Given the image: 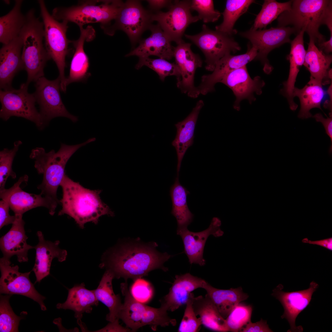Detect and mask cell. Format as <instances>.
<instances>
[{
    "label": "cell",
    "mask_w": 332,
    "mask_h": 332,
    "mask_svg": "<svg viewBox=\"0 0 332 332\" xmlns=\"http://www.w3.org/2000/svg\"><path fill=\"white\" fill-rule=\"evenodd\" d=\"M132 242L122 245L107 254L100 267L110 271L114 278H123L125 281L141 278L156 269L168 271L164 264L172 256L157 251L156 243Z\"/></svg>",
    "instance_id": "cell-1"
},
{
    "label": "cell",
    "mask_w": 332,
    "mask_h": 332,
    "mask_svg": "<svg viewBox=\"0 0 332 332\" xmlns=\"http://www.w3.org/2000/svg\"><path fill=\"white\" fill-rule=\"evenodd\" d=\"M62 209L58 215L65 214L72 218L81 228L87 223H97L101 216H111L114 213L102 200L100 190H91L75 182L66 174L61 183Z\"/></svg>",
    "instance_id": "cell-2"
},
{
    "label": "cell",
    "mask_w": 332,
    "mask_h": 332,
    "mask_svg": "<svg viewBox=\"0 0 332 332\" xmlns=\"http://www.w3.org/2000/svg\"><path fill=\"white\" fill-rule=\"evenodd\" d=\"M278 27L291 26L296 35L306 32L317 44L325 41L319 28L326 25L332 34V1L293 0L290 10L282 13L277 19Z\"/></svg>",
    "instance_id": "cell-3"
},
{
    "label": "cell",
    "mask_w": 332,
    "mask_h": 332,
    "mask_svg": "<svg viewBox=\"0 0 332 332\" xmlns=\"http://www.w3.org/2000/svg\"><path fill=\"white\" fill-rule=\"evenodd\" d=\"M96 140L93 137L83 143L71 145L61 143L57 152L52 150L47 152L42 147L33 149L30 157L34 160V167L38 173L43 175L42 182L38 187L41 191L40 194L50 199L57 206L60 202L57 198V191L65 174L67 162L80 148Z\"/></svg>",
    "instance_id": "cell-4"
},
{
    "label": "cell",
    "mask_w": 332,
    "mask_h": 332,
    "mask_svg": "<svg viewBox=\"0 0 332 332\" xmlns=\"http://www.w3.org/2000/svg\"><path fill=\"white\" fill-rule=\"evenodd\" d=\"M26 22L19 35L22 41V58L27 74L26 84L44 75V69L50 59L43 43L44 26L32 9L26 13Z\"/></svg>",
    "instance_id": "cell-5"
},
{
    "label": "cell",
    "mask_w": 332,
    "mask_h": 332,
    "mask_svg": "<svg viewBox=\"0 0 332 332\" xmlns=\"http://www.w3.org/2000/svg\"><path fill=\"white\" fill-rule=\"evenodd\" d=\"M124 2L121 0H85L76 6L57 7L52 11L56 20L71 22L79 27L88 23H100L101 28L116 18Z\"/></svg>",
    "instance_id": "cell-6"
},
{
    "label": "cell",
    "mask_w": 332,
    "mask_h": 332,
    "mask_svg": "<svg viewBox=\"0 0 332 332\" xmlns=\"http://www.w3.org/2000/svg\"><path fill=\"white\" fill-rule=\"evenodd\" d=\"M120 288L124 302L119 318L131 331L134 332L146 325L150 326L154 330L159 326L176 325V320L170 318L163 307L149 306L134 298L128 289L127 281L121 283Z\"/></svg>",
    "instance_id": "cell-7"
},
{
    "label": "cell",
    "mask_w": 332,
    "mask_h": 332,
    "mask_svg": "<svg viewBox=\"0 0 332 332\" xmlns=\"http://www.w3.org/2000/svg\"><path fill=\"white\" fill-rule=\"evenodd\" d=\"M40 14L44 26V41L46 50L50 59L56 63L59 72L61 89H64L66 77L65 70L66 66L65 58L68 54L69 40L66 36L68 22H60L51 15L43 0L38 1Z\"/></svg>",
    "instance_id": "cell-8"
},
{
    "label": "cell",
    "mask_w": 332,
    "mask_h": 332,
    "mask_svg": "<svg viewBox=\"0 0 332 332\" xmlns=\"http://www.w3.org/2000/svg\"><path fill=\"white\" fill-rule=\"evenodd\" d=\"M152 14L144 8L140 1L127 0L121 6L113 23L102 29L110 35L117 30H121L127 34L132 45H134L152 24Z\"/></svg>",
    "instance_id": "cell-9"
},
{
    "label": "cell",
    "mask_w": 332,
    "mask_h": 332,
    "mask_svg": "<svg viewBox=\"0 0 332 332\" xmlns=\"http://www.w3.org/2000/svg\"><path fill=\"white\" fill-rule=\"evenodd\" d=\"M28 85L23 83L18 89L11 87L0 90V117L5 121L12 116L22 117L33 122L41 129L46 124L35 107L34 93L28 92Z\"/></svg>",
    "instance_id": "cell-10"
},
{
    "label": "cell",
    "mask_w": 332,
    "mask_h": 332,
    "mask_svg": "<svg viewBox=\"0 0 332 332\" xmlns=\"http://www.w3.org/2000/svg\"><path fill=\"white\" fill-rule=\"evenodd\" d=\"M185 37L195 44L205 57L206 69L213 71L217 62L226 55L235 53L241 47L231 36L209 29L204 24L202 31L194 35L185 34Z\"/></svg>",
    "instance_id": "cell-11"
},
{
    "label": "cell",
    "mask_w": 332,
    "mask_h": 332,
    "mask_svg": "<svg viewBox=\"0 0 332 332\" xmlns=\"http://www.w3.org/2000/svg\"><path fill=\"white\" fill-rule=\"evenodd\" d=\"M166 12L153 13V21L157 22L170 40L178 44L184 41L182 37L187 27L200 20L198 16L191 12L190 0H175Z\"/></svg>",
    "instance_id": "cell-12"
},
{
    "label": "cell",
    "mask_w": 332,
    "mask_h": 332,
    "mask_svg": "<svg viewBox=\"0 0 332 332\" xmlns=\"http://www.w3.org/2000/svg\"><path fill=\"white\" fill-rule=\"evenodd\" d=\"M292 34H295V31L290 26L271 27L262 30L250 29L240 33L242 36L248 39L252 46L257 49V55L255 59L261 61L264 72L267 74L270 73L273 69L267 59L268 54L283 44L290 43V37Z\"/></svg>",
    "instance_id": "cell-13"
},
{
    "label": "cell",
    "mask_w": 332,
    "mask_h": 332,
    "mask_svg": "<svg viewBox=\"0 0 332 332\" xmlns=\"http://www.w3.org/2000/svg\"><path fill=\"white\" fill-rule=\"evenodd\" d=\"M0 269L1 294L26 296L37 302L42 310H46L44 303L45 298L38 292L30 281L29 278L30 271L20 272L18 265H12L10 259L3 257L0 259Z\"/></svg>",
    "instance_id": "cell-14"
},
{
    "label": "cell",
    "mask_w": 332,
    "mask_h": 332,
    "mask_svg": "<svg viewBox=\"0 0 332 332\" xmlns=\"http://www.w3.org/2000/svg\"><path fill=\"white\" fill-rule=\"evenodd\" d=\"M35 82L36 90L34 93L45 124L58 117H66L74 122L78 120L77 117L68 112L62 101L60 93L61 81L58 77L54 80H49L43 76Z\"/></svg>",
    "instance_id": "cell-15"
},
{
    "label": "cell",
    "mask_w": 332,
    "mask_h": 332,
    "mask_svg": "<svg viewBox=\"0 0 332 332\" xmlns=\"http://www.w3.org/2000/svg\"><path fill=\"white\" fill-rule=\"evenodd\" d=\"M28 179V176L25 175L20 177L11 188L0 190V198L8 204L15 215H23L32 209L43 207L48 209L50 215H53L57 206L50 199L41 194L30 193L22 189L21 184L27 182Z\"/></svg>",
    "instance_id": "cell-16"
},
{
    "label": "cell",
    "mask_w": 332,
    "mask_h": 332,
    "mask_svg": "<svg viewBox=\"0 0 332 332\" xmlns=\"http://www.w3.org/2000/svg\"><path fill=\"white\" fill-rule=\"evenodd\" d=\"M318 286V284L313 281L310 282L309 288L302 290L285 292L283 290V287L281 284L273 290L271 295L279 301L284 308V313L281 318L287 319L290 324V329L287 332L303 331L302 326H296V319L309 305L313 293Z\"/></svg>",
    "instance_id": "cell-17"
},
{
    "label": "cell",
    "mask_w": 332,
    "mask_h": 332,
    "mask_svg": "<svg viewBox=\"0 0 332 332\" xmlns=\"http://www.w3.org/2000/svg\"><path fill=\"white\" fill-rule=\"evenodd\" d=\"M191 45L184 41L177 44L174 48V57L180 73V77L177 79V87L182 93L195 98L200 93L194 85L195 73L196 69L201 67L202 61L198 55L192 51Z\"/></svg>",
    "instance_id": "cell-18"
},
{
    "label": "cell",
    "mask_w": 332,
    "mask_h": 332,
    "mask_svg": "<svg viewBox=\"0 0 332 332\" xmlns=\"http://www.w3.org/2000/svg\"><path fill=\"white\" fill-rule=\"evenodd\" d=\"M231 89L235 97L233 105L234 109L239 111L240 103L244 99L248 100L251 104L256 100L255 94L260 95L265 83L259 76L252 78L250 76L246 66L232 71L229 73L220 82Z\"/></svg>",
    "instance_id": "cell-19"
},
{
    "label": "cell",
    "mask_w": 332,
    "mask_h": 332,
    "mask_svg": "<svg viewBox=\"0 0 332 332\" xmlns=\"http://www.w3.org/2000/svg\"><path fill=\"white\" fill-rule=\"evenodd\" d=\"M221 221L218 217H213L208 228L198 232L189 230L188 228L176 231L177 234L182 238L184 251L190 264L204 266L206 260L203 257L205 243L208 238L212 235L215 237L223 235L224 232L220 227Z\"/></svg>",
    "instance_id": "cell-20"
},
{
    "label": "cell",
    "mask_w": 332,
    "mask_h": 332,
    "mask_svg": "<svg viewBox=\"0 0 332 332\" xmlns=\"http://www.w3.org/2000/svg\"><path fill=\"white\" fill-rule=\"evenodd\" d=\"M257 55V49L252 46L245 53L237 55L228 54L225 55L217 62L212 73L202 77L201 82L197 87L200 93L205 95L214 90L216 83L220 82L231 72L246 65L255 60Z\"/></svg>",
    "instance_id": "cell-21"
},
{
    "label": "cell",
    "mask_w": 332,
    "mask_h": 332,
    "mask_svg": "<svg viewBox=\"0 0 332 332\" xmlns=\"http://www.w3.org/2000/svg\"><path fill=\"white\" fill-rule=\"evenodd\" d=\"M206 282L190 273L176 275L168 293L160 300L161 306L168 311L176 310L186 305L192 291L203 288Z\"/></svg>",
    "instance_id": "cell-22"
},
{
    "label": "cell",
    "mask_w": 332,
    "mask_h": 332,
    "mask_svg": "<svg viewBox=\"0 0 332 332\" xmlns=\"http://www.w3.org/2000/svg\"><path fill=\"white\" fill-rule=\"evenodd\" d=\"M151 34L148 38L140 40L139 45L125 57L136 56L139 58L155 56L169 60L174 57V47L158 24H152L149 28Z\"/></svg>",
    "instance_id": "cell-23"
},
{
    "label": "cell",
    "mask_w": 332,
    "mask_h": 332,
    "mask_svg": "<svg viewBox=\"0 0 332 332\" xmlns=\"http://www.w3.org/2000/svg\"><path fill=\"white\" fill-rule=\"evenodd\" d=\"M15 219L11 228L0 239V247L3 257L10 259L16 255L20 262L28 261L29 250L34 247L27 244L28 237L24 229L25 222L22 215H15Z\"/></svg>",
    "instance_id": "cell-24"
},
{
    "label": "cell",
    "mask_w": 332,
    "mask_h": 332,
    "mask_svg": "<svg viewBox=\"0 0 332 332\" xmlns=\"http://www.w3.org/2000/svg\"><path fill=\"white\" fill-rule=\"evenodd\" d=\"M22 41L20 36L8 44L3 45L0 50V87L5 89L11 87L13 79L19 71L24 69L22 58Z\"/></svg>",
    "instance_id": "cell-25"
},
{
    "label": "cell",
    "mask_w": 332,
    "mask_h": 332,
    "mask_svg": "<svg viewBox=\"0 0 332 332\" xmlns=\"http://www.w3.org/2000/svg\"><path fill=\"white\" fill-rule=\"evenodd\" d=\"M80 35L78 39L72 41L75 51L72 59L68 76L66 78L64 88L70 84L85 81L91 75L89 72V58L84 50V44L86 41L92 40L95 37V32L92 26H89L86 28L80 27Z\"/></svg>",
    "instance_id": "cell-26"
},
{
    "label": "cell",
    "mask_w": 332,
    "mask_h": 332,
    "mask_svg": "<svg viewBox=\"0 0 332 332\" xmlns=\"http://www.w3.org/2000/svg\"><path fill=\"white\" fill-rule=\"evenodd\" d=\"M37 235L38 243L34 247L36 250L35 263L33 269L36 277L35 283L40 282L50 274L52 260L57 258L59 262L65 261L67 256V251L60 248V241L54 242L45 240L41 231H38Z\"/></svg>",
    "instance_id": "cell-27"
},
{
    "label": "cell",
    "mask_w": 332,
    "mask_h": 332,
    "mask_svg": "<svg viewBox=\"0 0 332 332\" xmlns=\"http://www.w3.org/2000/svg\"><path fill=\"white\" fill-rule=\"evenodd\" d=\"M304 31L300 32L290 42V49L287 58L290 62V69L287 80L283 83L281 90L283 94L287 98L290 108L295 111L298 105L294 101L293 92L295 84L300 69L303 65L306 50L303 40Z\"/></svg>",
    "instance_id": "cell-28"
},
{
    "label": "cell",
    "mask_w": 332,
    "mask_h": 332,
    "mask_svg": "<svg viewBox=\"0 0 332 332\" xmlns=\"http://www.w3.org/2000/svg\"><path fill=\"white\" fill-rule=\"evenodd\" d=\"M332 55L320 50L310 39L303 65L310 73V79L322 85L329 84L332 81Z\"/></svg>",
    "instance_id": "cell-29"
},
{
    "label": "cell",
    "mask_w": 332,
    "mask_h": 332,
    "mask_svg": "<svg viewBox=\"0 0 332 332\" xmlns=\"http://www.w3.org/2000/svg\"><path fill=\"white\" fill-rule=\"evenodd\" d=\"M204 105L202 100L199 101L190 114L183 121L175 124L177 132L172 145L176 149L177 156V176H179L181 162L186 151L193 144L196 124Z\"/></svg>",
    "instance_id": "cell-30"
},
{
    "label": "cell",
    "mask_w": 332,
    "mask_h": 332,
    "mask_svg": "<svg viewBox=\"0 0 332 332\" xmlns=\"http://www.w3.org/2000/svg\"><path fill=\"white\" fill-rule=\"evenodd\" d=\"M68 290L66 301L62 303H58L56 307L58 309L73 310L74 312V317L78 321H81L84 313H91L93 306H97L98 304L99 301L94 290L86 288L84 283L75 285Z\"/></svg>",
    "instance_id": "cell-31"
},
{
    "label": "cell",
    "mask_w": 332,
    "mask_h": 332,
    "mask_svg": "<svg viewBox=\"0 0 332 332\" xmlns=\"http://www.w3.org/2000/svg\"><path fill=\"white\" fill-rule=\"evenodd\" d=\"M203 288L206 290L219 313L225 319L237 304L246 300L249 297L243 292L241 287L223 290L214 287L206 282Z\"/></svg>",
    "instance_id": "cell-32"
},
{
    "label": "cell",
    "mask_w": 332,
    "mask_h": 332,
    "mask_svg": "<svg viewBox=\"0 0 332 332\" xmlns=\"http://www.w3.org/2000/svg\"><path fill=\"white\" fill-rule=\"evenodd\" d=\"M192 306L195 314L200 316L202 325L205 327L218 332L229 331L225 319L220 314L207 294L204 297H194Z\"/></svg>",
    "instance_id": "cell-33"
},
{
    "label": "cell",
    "mask_w": 332,
    "mask_h": 332,
    "mask_svg": "<svg viewBox=\"0 0 332 332\" xmlns=\"http://www.w3.org/2000/svg\"><path fill=\"white\" fill-rule=\"evenodd\" d=\"M170 194L172 205L171 213L176 220V231L188 228L193 221L194 215L187 204V196L190 192L181 184L179 176L176 177L174 183L170 188Z\"/></svg>",
    "instance_id": "cell-34"
},
{
    "label": "cell",
    "mask_w": 332,
    "mask_h": 332,
    "mask_svg": "<svg viewBox=\"0 0 332 332\" xmlns=\"http://www.w3.org/2000/svg\"><path fill=\"white\" fill-rule=\"evenodd\" d=\"M114 275L109 271L106 270L97 288L94 290L95 295L100 301L109 309V313L106 319L109 322L119 319V315L123 304L119 294H115L113 287L112 281Z\"/></svg>",
    "instance_id": "cell-35"
},
{
    "label": "cell",
    "mask_w": 332,
    "mask_h": 332,
    "mask_svg": "<svg viewBox=\"0 0 332 332\" xmlns=\"http://www.w3.org/2000/svg\"><path fill=\"white\" fill-rule=\"evenodd\" d=\"M322 85L316 81L310 79L307 84L303 88L295 87L293 96L298 97L300 101L301 108L298 117L301 119H307L312 115L310 110L314 108L322 109L321 105L325 95Z\"/></svg>",
    "instance_id": "cell-36"
},
{
    "label": "cell",
    "mask_w": 332,
    "mask_h": 332,
    "mask_svg": "<svg viewBox=\"0 0 332 332\" xmlns=\"http://www.w3.org/2000/svg\"><path fill=\"white\" fill-rule=\"evenodd\" d=\"M22 0H16L12 10L0 18V42L8 44L18 36L26 22V15L21 11Z\"/></svg>",
    "instance_id": "cell-37"
},
{
    "label": "cell",
    "mask_w": 332,
    "mask_h": 332,
    "mask_svg": "<svg viewBox=\"0 0 332 332\" xmlns=\"http://www.w3.org/2000/svg\"><path fill=\"white\" fill-rule=\"evenodd\" d=\"M255 2L252 0H227L225 9L221 13L223 21L215 26V30L230 36L236 34L237 31L234 29L236 22Z\"/></svg>",
    "instance_id": "cell-38"
},
{
    "label": "cell",
    "mask_w": 332,
    "mask_h": 332,
    "mask_svg": "<svg viewBox=\"0 0 332 332\" xmlns=\"http://www.w3.org/2000/svg\"><path fill=\"white\" fill-rule=\"evenodd\" d=\"M291 4L292 0L284 2H279L275 0H264L261 9L250 29L253 30L265 29L282 13L290 10Z\"/></svg>",
    "instance_id": "cell-39"
},
{
    "label": "cell",
    "mask_w": 332,
    "mask_h": 332,
    "mask_svg": "<svg viewBox=\"0 0 332 332\" xmlns=\"http://www.w3.org/2000/svg\"><path fill=\"white\" fill-rule=\"evenodd\" d=\"M144 66L156 73L162 81L168 76H175L177 79L180 77L179 70L175 63L169 62L165 59H152L149 57L139 58L135 67L139 69Z\"/></svg>",
    "instance_id": "cell-40"
},
{
    "label": "cell",
    "mask_w": 332,
    "mask_h": 332,
    "mask_svg": "<svg viewBox=\"0 0 332 332\" xmlns=\"http://www.w3.org/2000/svg\"><path fill=\"white\" fill-rule=\"evenodd\" d=\"M11 295H0V332H18V326L21 319L26 312L23 311L21 316L17 315L14 312L9 303Z\"/></svg>",
    "instance_id": "cell-41"
},
{
    "label": "cell",
    "mask_w": 332,
    "mask_h": 332,
    "mask_svg": "<svg viewBox=\"0 0 332 332\" xmlns=\"http://www.w3.org/2000/svg\"><path fill=\"white\" fill-rule=\"evenodd\" d=\"M252 306L241 302L232 310L225 319L229 331L240 332L242 329L251 322Z\"/></svg>",
    "instance_id": "cell-42"
},
{
    "label": "cell",
    "mask_w": 332,
    "mask_h": 332,
    "mask_svg": "<svg viewBox=\"0 0 332 332\" xmlns=\"http://www.w3.org/2000/svg\"><path fill=\"white\" fill-rule=\"evenodd\" d=\"M22 142L18 140L14 143L13 148H4L0 152V191L5 188L7 178L11 176L13 179L16 177V173L13 171L12 165L14 158Z\"/></svg>",
    "instance_id": "cell-43"
},
{
    "label": "cell",
    "mask_w": 332,
    "mask_h": 332,
    "mask_svg": "<svg viewBox=\"0 0 332 332\" xmlns=\"http://www.w3.org/2000/svg\"><path fill=\"white\" fill-rule=\"evenodd\" d=\"M194 297L192 292L186 304L184 314L178 328L179 332H197L200 330L202 324L200 318L197 317L193 308Z\"/></svg>",
    "instance_id": "cell-44"
},
{
    "label": "cell",
    "mask_w": 332,
    "mask_h": 332,
    "mask_svg": "<svg viewBox=\"0 0 332 332\" xmlns=\"http://www.w3.org/2000/svg\"><path fill=\"white\" fill-rule=\"evenodd\" d=\"M190 9L198 12L199 20H202L204 23L217 21L221 14L215 10L213 1L211 0H191Z\"/></svg>",
    "instance_id": "cell-45"
},
{
    "label": "cell",
    "mask_w": 332,
    "mask_h": 332,
    "mask_svg": "<svg viewBox=\"0 0 332 332\" xmlns=\"http://www.w3.org/2000/svg\"><path fill=\"white\" fill-rule=\"evenodd\" d=\"M130 292L136 300L142 303L148 302L153 294L151 284L147 281L140 278L135 280Z\"/></svg>",
    "instance_id": "cell-46"
},
{
    "label": "cell",
    "mask_w": 332,
    "mask_h": 332,
    "mask_svg": "<svg viewBox=\"0 0 332 332\" xmlns=\"http://www.w3.org/2000/svg\"><path fill=\"white\" fill-rule=\"evenodd\" d=\"M10 206L5 201H0V229L3 226L12 224L15 219V216L10 215L9 213Z\"/></svg>",
    "instance_id": "cell-47"
},
{
    "label": "cell",
    "mask_w": 332,
    "mask_h": 332,
    "mask_svg": "<svg viewBox=\"0 0 332 332\" xmlns=\"http://www.w3.org/2000/svg\"><path fill=\"white\" fill-rule=\"evenodd\" d=\"M241 332H271L273 331L269 327L267 321L261 318L255 323L251 321L247 324L241 330Z\"/></svg>",
    "instance_id": "cell-48"
},
{
    "label": "cell",
    "mask_w": 332,
    "mask_h": 332,
    "mask_svg": "<svg viewBox=\"0 0 332 332\" xmlns=\"http://www.w3.org/2000/svg\"><path fill=\"white\" fill-rule=\"evenodd\" d=\"M313 117L317 122H321L324 126L326 132L329 136L331 141V146L330 147V152L332 150V117H330L326 118H324L322 115L320 113L315 114Z\"/></svg>",
    "instance_id": "cell-49"
},
{
    "label": "cell",
    "mask_w": 332,
    "mask_h": 332,
    "mask_svg": "<svg viewBox=\"0 0 332 332\" xmlns=\"http://www.w3.org/2000/svg\"><path fill=\"white\" fill-rule=\"evenodd\" d=\"M146 1L150 8L156 12L162 8H168L172 2L171 0H148Z\"/></svg>",
    "instance_id": "cell-50"
},
{
    "label": "cell",
    "mask_w": 332,
    "mask_h": 332,
    "mask_svg": "<svg viewBox=\"0 0 332 332\" xmlns=\"http://www.w3.org/2000/svg\"><path fill=\"white\" fill-rule=\"evenodd\" d=\"M131 331L128 328H125L121 326L119 323V320H117L113 322H110L104 328L98 330L97 332H127Z\"/></svg>",
    "instance_id": "cell-51"
},
{
    "label": "cell",
    "mask_w": 332,
    "mask_h": 332,
    "mask_svg": "<svg viewBox=\"0 0 332 332\" xmlns=\"http://www.w3.org/2000/svg\"><path fill=\"white\" fill-rule=\"evenodd\" d=\"M302 242L310 244L317 245L323 247L330 251L332 250V237L317 241H311L307 238L303 239Z\"/></svg>",
    "instance_id": "cell-52"
},
{
    "label": "cell",
    "mask_w": 332,
    "mask_h": 332,
    "mask_svg": "<svg viewBox=\"0 0 332 332\" xmlns=\"http://www.w3.org/2000/svg\"><path fill=\"white\" fill-rule=\"evenodd\" d=\"M317 45L320 50L326 54H329L332 51V36H330L328 41H323Z\"/></svg>",
    "instance_id": "cell-53"
}]
</instances>
